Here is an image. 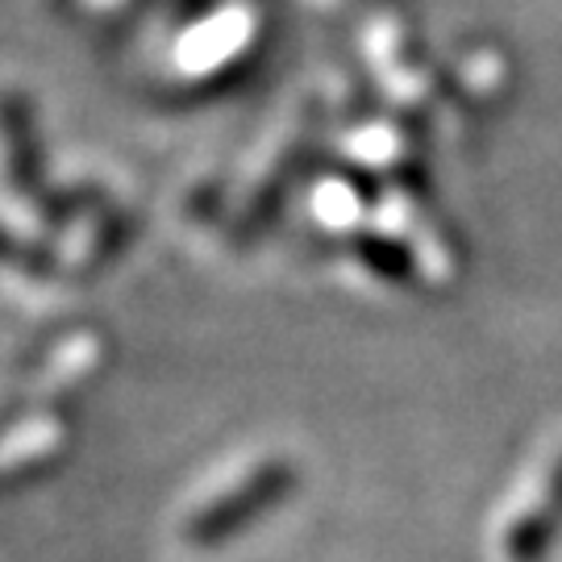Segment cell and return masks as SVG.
Masks as SVG:
<instances>
[{"mask_svg":"<svg viewBox=\"0 0 562 562\" xmlns=\"http://www.w3.org/2000/svg\"><path fill=\"white\" fill-rule=\"evenodd\" d=\"M292 483H296V471L288 467V462H267L259 467L255 475L246 483H238V492L234 496H222V501H213L204 508L201 517L192 521V542H225V538H234L238 529L262 517L267 508H276V504L292 492Z\"/></svg>","mask_w":562,"mask_h":562,"instance_id":"obj_1","label":"cell"},{"mask_svg":"<svg viewBox=\"0 0 562 562\" xmlns=\"http://www.w3.org/2000/svg\"><path fill=\"white\" fill-rule=\"evenodd\" d=\"M562 533V462L550 471L542 496L525 508L517 525L504 538V559L508 562H546L550 546Z\"/></svg>","mask_w":562,"mask_h":562,"instance_id":"obj_2","label":"cell"}]
</instances>
